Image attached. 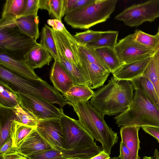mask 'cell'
<instances>
[{
    "mask_svg": "<svg viewBox=\"0 0 159 159\" xmlns=\"http://www.w3.org/2000/svg\"><path fill=\"white\" fill-rule=\"evenodd\" d=\"M134 90L130 81L117 80L113 76L107 84L94 92L89 102L103 116L116 115L129 106Z\"/></svg>",
    "mask_w": 159,
    "mask_h": 159,
    "instance_id": "cell-1",
    "label": "cell"
},
{
    "mask_svg": "<svg viewBox=\"0 0 159 159\" xmlns=\"http://www.w3.org/2000/svg\"><path fill=\"white\" fill-rule=\"evenodd\" d=\"M63 134L62 147L71 159H90L102 150L78 120L64 113L60 118Z\"/></svg>",
    "mask_w": 159,
    "mask_h": 159,
    "instance_id": "cell-2",
    "label": "cell"
},
{
    "mask_svg": "<svg viewBox=\"0 0 159 159\" xmlns=\"http://www.w3.org/2000/svg\"><path fill=\"white\" fill-rule=\"evenodd\" d=\"M82 127L96 141L101 144L102 150L110 155L112 148L118 142L117 133L105 121L104 116L88 101L71 103Z\"/></svg>",
    "mask_w": 159,
    "mask_h": 159,
    "instance_id": "cell-3",
    "label": "cell"
},
{
    "mask_svg": "<svg viewBox=\"0 0 159 159\" xmlns=\"http://www.w3.org/2000/svg\"><path fill=\"white\" fill-rule=\"evenodd\" d=\"M0 80L7 83L15 92L37 96L53 104H57L63 110L66 105L71 104L66 100L57 90L40 77L29 79L19 75L0 65Z\"/></svg>",
    "mask_w": 159,
    "mask_h": 159,
    "instance_id": "cell-4",
    "label": "cell"
},
{
    "mask_svg": "<svg viewBox=\"0 0 159 159\" xmlns=\"http://www.w3.org/2000/svg\"><path fill=\"white\" fill-rule=\"evenodd\" d=\"M114 119L119 126L159 128V110L144 94L135 89L129 106Z\"/></svg>",
    "mask_w": 159,
    "mask_h": 159,
    "instance_id": "cell-5",
    "label": "cell"
},
{
    "mask_svg": "<svg viewBox=\"0 0 159 159\" xmlns=\"http://www.w3.org/2000/svg\"><path fill=\"white\" fill-rule=\"evenodd\" d=\"M117 0H95L82 9L73 11L66 14L65 21L72 28L88 29L104 22L114 11Z\"/></svg>",
    "mask_w": 159,
    "mask_h": 159,
    "instance_id": "cell-6",
    "label": "cell"
},
{
    "mask_svg": "<svg viewBox=\"0 0 159 159\" xmlns=\"http://www.w3.org/2000/svg\"><path fill=\"white\" fill-rule=\"evenodd\" d=\"M39 44L17 26L0 30V52L14 58L24 59L26 54Z\"/></svg>",
    "mask_w": 159,
    "mask_h": 159,
    "instance_id": "cell-7",
    "label": "cell"
},
{
    "mask_svg": "<svg viewBox=\"0 0 159 159\" xmlns=\"http://www.w3.org/2000/svg\"><path fill=\"white\" fill-rule=\"evenodd\" d=\"M159 17V0H151L134 4L124 10L115 19L126 25L137 27L144 22L154 21Z\"/></svg>",
    "mask_w": 159,
    "mask_h": 159,
    "instance_id": "cell-8",
    "label": "cell"
},
{
    "mask_svg": "<svg viewBox=\"0 0 159 159\" xmlns=\"http://www.w3.org/2000/svg\"><path fill=\"white\" fill-rule=\"evenodd\" d=\"M16 93L20 106L42 120L60 118L64 113L63 110L56 107L44 99L30 94Z\"/></svg>",
    "mask_w": 159,
    "mask_h": 159,
    "instance_id": "cell-9",
    "label": "cell"
},
{
    "mask_svg": "<svg viewBox=\"0 0 159 159\" xmlns=\"http://www.w3.org/2000/svg\"><path fill=\"white\" fill-rule=\"evenodd\" d=\"M115 49L124 64L131 63L151 57L156 52L136 44L129 35L119 40Z\"/></svg>",
    "mask_w": 159,
    "mask_h": 159,
    "instance_id": "cell-10",
    "label": "cell"
},
{
    "mask_svg": "<svg viewBox=\"0 0 159 159\" xmlns=\"http://www.w3.org/2000/svg\"><path fill=\"white\" fill-rule=\"evenodd\" d=\"M52 30L56 45L60 51L68 60L82 71L79 55L80 44L66 28L61 32L52 28Z\"/></svg>",
    "mask_w": 159,
    "mask_h": 159,
    "instance_id": "cell-11",
    "label": "cell"
},
{
    "mask_svg": "<svg viewBox=\"0 0 159 159\" xmlns=\"http://www.w3.org/2000/svg\"><path fill=\"white\" fill-rule=\"evenodd\" d=\"M60 118L42 120L36 129L43 139L53 149L62 150H64L63 134Z\"/></svg>",
    "mask_w": 159,
    "mask_h": 159,
    "instance_id": "cell-12",
    "label": "cell"
},
{
    "mask_svg": "<svg viewBox=\"0 0 159 159\" xmlns=\"http://www.w3.org/2000/svg\"><path fill=\"white\" fill-rule=\"evenodd\" d=\"M82 70L92 89L102 86L110 73L99 65L88 61L79 48Z\"/></svg>",
    "mask_w": 159,
    "mask_h": 159,
    "instance_id": "cell-13",
    "label": "cell"
},
{
    "mask_svg": "<svg viewBox=\"0 0 159 159\" xmlns=\"http://www.w3.org/2000/svg\"><path fill=\"white\" fill-rule=\"evenodd\" d=\"M26 0H7L0 20V30L16 27V20L21 15Z\"/></svg>",
    "mask_w": 159,
    "mask_h": 159,
    "instance_id": "cell-14",
    "label": "cell"
},
{
    "mask_svg": "<svg viewBox=\"0 0 159 159\" xmlns=\"http://www.w3.org/2000/svg\"><path fill=\"white\" fill-rule=\"evenodd\" d=\"M0 65L14 73L29 79L40 78L24 59H15L0 52Z\"/></svg>",
    "mask_w": 159,
    "mask_h": 159,
    "instance_id": "cell-15",
    "label": "cell"
},
{
    "mask_svg": "<svg viewBox=\"0 0 159 159\" xmlns=\"http://www.w3.org/2000/svg\"><path fill=\"white\" fill-rule=\"evenodd\" d=\"M53 148L34 129L22 142L16 150L27 157L43 151Z\"/></svg>",
    "mask_w": 159,
    "mask_h": 159,
    "instance_id": "cell-16",
    "label": "cell"
},
{
    "mask_svg": "<svg viewBox=\"0 0 159 159\" xmlns=\"http://www.w3.org/2000/svg\"><path fill=\"white\" fill-rule=\"evenodd\" d=\"M151 57V56L131 63L124 64L112 74L114 77L119 80H131L141 76L148 66Z\"/></svg>",
    "mask_w": 159,
    "mask_h": 159,
    "instance_id": "cell-17",
    "label": "cell"
},
{
    "mask_svg": "<svg viewBox=\"0 0 159 159\" xmlns=\"http://www.w3.org/2000/svg\"><path fill=\"white\" fill-rule=\"evenodd\" d=\"M50 80L54 87L63 94L66 93L74 85L69 75L57 61H54L52 67Z\"/></svg>",
    "mask_w": 159,
    "mask_h": 159,
    "instance_id": "cell-18",
    "label": "cell"
},
{
    "mask_svg": "<svg viewBox=\"0 0 159 159\" xmlns=\"http://www.w3.org/2000/svg\"><path fill=\"white\" fill-rule=\"evenodd\" d=\"M140 127L135 126H123L120 129L121 141L129 151L130 159H140L138 154L140 140L138 132Z\"/></svg>",
    "mask_w": 159,
    "mask_h": 159,
    "instance_id": "cell-19",
    "label": "cell"
},
{
    "mask_svg": "<svg viewBox=\"0 0 159 159\" xmlns=\"http://www.w3.org/2000/svg\"><path fill=\"white\" fill-rule=\"evenodd\" d=\"M52 58L50 53L39 44L33 47L26 54L24 60L34 70L49 65Z\"/></svg>",
    "mask_w": 159,
    "mask_h": 159,
    "instance_id": "cell-20",
    "label": "cell"
},
{
    "mask_svg": "<svg viewBox=\"0 0 159 159\" xmlns=\"http://www.w3.org/2000/svg\"><path fill=\"white\" fill-rule=\"evenodd\" d=\"M93 49L110 73H113L124 65L117 56L115 48L104 47Z\"/></svg>",
    "mask_w": 159,
    "mask_h": 159,
    "instance_id": "cell-21",
    "label": "cell"
},
{
    "mask_svg": "<svg viewBox=\"0 0 159 159\" xmlns=\"http://www.w3.org/2000/svg\"><path fill=\"white\" fill-rule=\"evenodd\" d=\"M39 23L38 16L31 15L20 17L16 20V23L20 31L36 40L40 35Z\"/></svg>",
    "mask_w": 159,
    "mask_h": 159,
    "instance_id": "cell-22",
    "label": "cell"
},
{
    "mask_svg": "<svg viewBox=\"0 0 159 159\" xmlns=\"http://www.w3.org/2000/svg\"><path fill=\"white\" fill-rule=\"evenodd\" d=\"M57 47L59 58V62L71 78L74 85L89 87V83L83 71L68 60Z\"/></svg>",
    "mask_w": 159,
    "mask_h": 159,
    "instance_id": "cell-23",
    "label": "cell"
},
{
    "mask_svg": "<svg viewBox=\"0 0 159 159\" xmlns=\"http://www.w3.org/2000/svg\"><path fill=\"white\" fill-rule=\"evenodd\" d=\"M16 118L12 109L0 107V147L10 137L11 124Z\"/></svg>",
    "mask_w": 159,
    "mask_h": 159,
    "instance_id": "cell-24",
    "label": "cell"
},
{
    "mask_svg": "<svg viewBox=\"0 0 159 159\" xmlns=\"http://www.w3.org/2000/svg\"><path fill=\"white\" fill-rule=\"evenodd\" d=\"M129 81L135 90L142 92L159 110V99L153 84L148 78L142 75Z\"/></svg>",
    "mask_w": 159,
    "mask_h": 159,
    "instance_id": "cell-25",
    "label": "cell"
},
{
    "mask_svg": "<svg viewBox=\"0 0 159 159\" xmlns=\"http://www.w3.org/2000/svg\"><path fill=\"white\" fill-rule=\"evenodd\" d=\"M134 43L145 48L156 52L159 48V32L155 35H151L141 30H136L128 35Z\"/></svg>",
    "mask_w": 159,
    "mask_h": 159,
    "instance_id": "cell-26",
    "label": "cell"
},
{
    "mask_svg": "<svg viewBox=\"0 0 159 159\" xmlns=\"http://www.w3.org/2000/svg\"><path fill=\"white\" fill-rule=\"evenodd\" d=\"M94 93L88 86L74 85L62 96L71 104L80 101H88Z\"/></svg>",
    "mask_w": 159,
    "mask_h": 159,
    "instance_id": "cell-27",
    "label": "cell"
},
{
    "mask_svg": "<svg viewBox=\"0 0 159 159\" xmlns=\"http://www.w3.org/2000/svg\"><path fill=\"white\" fill-rule=\"evenodd\" d=\"M19 104L16 92L7 83L0 80V107L13 109Z\"/></svg>",
    "mask_w": 159,
    "mask_h": 159,
    "instance_id": "cell-28",
    "label": "cell"
},
{
    "mask_svg": "<svg viewBox=\"0 0 159 159\" xmlns=\"http://www.w3.org/2000/svg\"><path fill=\"white\" fill-rule=\"evenodd\" d=\"M39 44L50 53L54 61L59 62L58 51L52 28L46 24L42 30Z\"/></svg>",
    "mask_w": 159,
    "mask_h": 159,
    "instance_id": "cell-29",
    "label": "cell"
},
{
    "mask_svg": "<svg viewBox=\"0 0 159 159\" xmlns=\"http://www.w3.org/2000/svg\"><path fill=\"white\" fill-rule=\"evenodd\" d=\"M36 128L23 125L16 120L12 123L10 131L12 147L17 149L24 140Z\"/></svg>",
    "mask_w": 159,
    "mask_h": 159,
    "instance_id": "cell-30",
    "label": "cell"
},
{
    "mask_svg": "<svg viewBox=\"0 0 159 159\" xmlns=\"http://www.w3.org/2000/svg\"><path fill=\"white\" fill-rule=\"evenodd\" d=\"M143 75L148 78L152 82L155 88L159 99V54L158 49L151 56L150 61Z\"/></svg>",
    "mask_w": 159,
    "mask_h": 159,
    "instance_id": "cell-31",
    "label": "cell"
},
{
    "mask_svg": "<svg viewBox=\"0 0 159 159\" xmlns=\"http://www.w3.org/2000/svg\"><path fill=\"white\" fill-rule=\"evenodd\" d=\"M118 33L117 31H102L100 36L97 40L85 46L93 49L104 47L115 48L117 43Z\"/></svg>",
    "mask_w": 159,
    "mask_h": 159,
    "instance_id": "cell-32",
    "label": "cell"
},
{
    "mask_svg": "<svg viewBox=\"0 0 159 159\" xmlns=\"http://www.w3.org/2000/svg\"><path fill=\"white\" fill-rule=\"evenodd\" d=\"M40 8L48 11L49 15L60 21L64 15L65 0H40Z\"/></svg>",
    "mask_w": 159,
    "mask_h": 159,
    "instance_id": "cell-33",
    "label": "cell"
},
{
    "mask_svg": "<svg viewBox=\"0 0 159 159\" xmlns=\"http://www.w3.org/2000/svg\"><path fill=\"white\" fill-rule=\"evenodd\" d=\"M12 109L16 116V120L23 125L36 128L39 122L42 120L20 104Z\"/></svg>",
    "mask_w": 159,
    "mask_h": 159,
    "instance_id": "cell-34",
    "label": "cell"
},
{
    "mask_svg": "<svg viewBox=\"0 0 159 159\" xmlns=\"http://www.w3.org/2000/svg\"><path fill=\"white\" fill-rule=\"evenodd\" d=\"M27 157L28 159H70L67 151L53 148L43 151Z\"/></svg>",
    "mask_w": 159,
    "mask_h": 159,
    "instance_id": "cell-35",
    "label": "cell"
},
{
    "mask_svg": "<svg viewBox=\"0 0 159 159\" xmlns=\"http://www.w3.org/2000/svg\"><path fill=\"white\" fill-rule=\"evenodd\" d=\"M102 32L101 31L88 30L83 32L76 33L73 36L80 45H86L97 40L100 36Z\"/></svg>",
    "mask_w": 159,
    "mask_h": 159,
    "instance_id": "cell-36",
    "label": "cell"
},
{
    "mask_svg": "<svg viewBox=\"0 0 159 159\" xmlns=\"http://www.w3.org/2000/svg\"><path fill=\"white\" fill-rule=\"evenodd\" d=\"M39 2L40 0H26L21 17L31 15H37L38 11L40 9Z\"/></svg>",
    "mask_w": 159,
    "mask_h": 159,
    "instance_id": "cell-37",
    "label": "cell"
},
{
    "mask_svg": "<svg viewBox=\"0 0 159 159\" xmlns=\"http://www.w3.org/2000/svg\"><path fill=\"white\" fill-rule=\"evenodd\" d=\"M1 156L4 159H28L27 157L17 151L15 148Z\"/></svg>",
    "mask_w": 159,
    "mask_h": 159,
    "instance_id": "cell-38",
    "label": "cell"
},
{
    "mask_svg": "<svg viewBox=\"0 0 159 159\" xmlns=\"http://www.w3.org/2000/svg\"><path fill=\"white\" fill-rule=\"evenodd\" d=\"M47 23L53 29L57 31H62L65 28L61 21L56 19H48Z\"/></svg>",
    "mask_w": 159,
    "mask_h": 159,
    "instance_id": "cell-39",
    "label": "cell"
},
{
    "mask_svg": "<svg viewBox=\"0 0 159 159\" xmlns=\"http://www.w3.org/2000/svg\"><path fill=\"white\" fill-rule=\"evenodd\" d=\"M141 127L146 133L155 138L159 142V128L152 126H143Z\"/></svg>",
    "mask_w": 159,
    "mask_h": 159,
    "instance_id": "cell-40",
    "label": "cell"
},
{
    "mask_svg": "<svg viewBox=\"0 0 159 159\" xmlns=\"http://www.w3.org/2000/svg\"><path fill=\"white\" fill-rule=\"evenodd\" d=\"M12 139L10 137L0 147V155H3L13 149L14 148L12 147Z\"/></svg>",
    "mask_w": 159,
    "mask_h": 159,
    "instance_id": "cell-41",
    "label": "cell"
},
{
    "mask_svg": "<svg viewBox=\"0 0 159 159\" xmlns=\"http://www.w3.org/2000/svg\"><path fill=\"white\" fill-rule=\"evenodd\" d=\"M95 1V0H77L74 4L71 11L83 8L93 3Z\"/></svg>",
    "mask_w": 159,
    "mask_h": 159,
    "instance_id": "cell-42",
    "label": "cell"
},
{
    "mask_svg": "<svg viewBox=\"0 0 159 159\" xmlns=\"http://www.w3.org/2000/svg\"><path fill=\"white\" fill-rule=\"evenodd\" d=\"M120 159H130L129 152L127 147L122 142L120 143Z\"/></svg>",
    "mask_w": 159,
    "mask_h": 159,
    "instance_id": "cell-43",
    "label": "cell"
},
{
    "mask_svg": "<svg viewBox=\"0 0 159 159\" xmlns=\"http://www.w3.org/2000/svg\"><path fill=\"white\" fill-rule=\"evenodd\" d=\"M77 0H65L64 15L71 11L72 9Z\"/></svg>",
    "mask_w": 159,
    "mask_h": 159,
    "instance_id": "cell-44",
    "label": "cell"
},
{
    "mask_svg": "<svg viewBox=\"0 0 159 159\" xmlns=\"http://www.w3.org/2000/svg\"><path fill=\"white\" fill-rule=\"evenodd\" d=\"M110 158V155L105 151L102 150L98 154L90 159H109Z\"/></svg>",
    "mask_w": 159,
    "mask_h": 159,
    "instance_id": "cell-45",
    "label": "cell"
},
{
    "mask_svg": "<svg viewBox=\"0 0 159 159\" xmlns=\"http://www.w3.org/2000/svg\"><path fill=\"white\" fill-rule=\"evenodd\" d=\"M151 157V159H159V152L157 149L155 150L153 156Z\"/></svg>",
    "mask_w": 159,
    "mask_h": 159,
    "instance_id": "cell-46",
    "label": "cell"
},
{
    "mask_svg": "<svg viewBox=\"0 0 159 159\" xmlns=\"http://www.w3.org/2000/svg\"><path fill=\"white\" fill-rule=\"evenodd\" d=\"M109 159H120V157H113L110 158Z\"/></svg>",
    "mask_w": 159,
    "mask_h": 159,
    "instance_id": "cell-47",
    "label": "cell"
},
{
    "mask_svg": "<svg viewBox=\"0 0 159 159\" xmlns=\"http://www.w3.org/2000/svg\"><path fill=\"white\" fill-rule=\"evenodd\" d=\"M143 159H151V157H148L147 156H144Z\"/></svg>",
    "mask_w": 159,
    "mask_h": 159,
    "instance_id": "cell-48",
    "label": "cell"
},
{
    "mask_svg": "<svg viewBox=\"0 0 159 159\" xmlns=\"http://www.w3.org/2000/svg\"><path fill=\"white\" fill-rule=\"evenodd\" d=\"M0 159H4L2 156L1 155H0Z\"/></svg>",
    "mask_w": 159,
    "mask_h": 159,
    "instance_id": "cell-49",
    "label": "cell"
},
{
    "mask_svg": "<svg viewBox=\"0 0 159 159\" xmlns=\"http://www.w3.org/2000/svg\"><path fill=\"white\" fill-rule=\"evenodd\" d=\"M158 31L159 32V28H158Z\"/></svg>",
    "mask_w": 159,
    "mask_h": 159,
    "instance_id": "cell-50",
    "label": "cell"
},
{
    "mask_svg": "<svg viewBox=\"0 0 159 159\" xmlns=\"http://www.w3.org/2000/svg\"><path fill=\"white\" fill-rule=\"evenodd\" d=\"M158 52H159V48L158 49Z\"/></svg>",
    "mask_w": 159,
    "mask_h": 159,
    "instance_id": "cell-51",
    "label": "cell"
},
{
    "mask_svg": "<svg viewBox=\"0 0 159 159\" xmlns=\"http://www.w3.org/2000/svg\"></svg>",
    "mask_w": 159,
    "mask_h": 159,
    "instance_id": "cell-52",
    "label": "cell"
}]
</instances>
